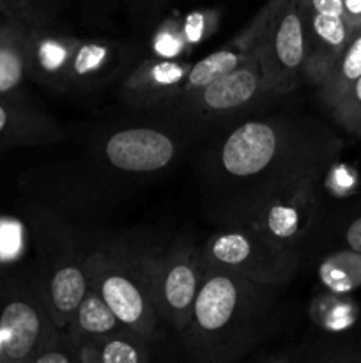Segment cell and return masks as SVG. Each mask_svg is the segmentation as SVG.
Here are the masks:
<instances>
[{"label": "cell", "mask_w": 361, "mask_h": 363, "mask_svg": "<svg viewBox=\"0 0 361 363\" xmlns=\"http://www.w3.org/2000/svg\"><path fill=\"white\" fill-rule=\"evenodd\" d=\"M315 209V181L299 183L276 191L253 206L250 225L275 243L294 248V241L308 234Z\"/></svg>", "instance_id": "cell-8"}, {"label": "cell", "mask_w": 361, "mask_h": 363, "mask_svg": "<svg viewBox=\"0 0 361 363\" xmlns=\"http://www.w3.org/2000/svg\"><path fill=\"white\" fill-rule=\"evenodd\" d=\"M87 293L88 275L80 266L67 262L52 273L48 280L46 305H48L50 318L57 330L71 326L74 312L80 307Z\"/></svg>", "instance_id": "cell-14"}, {"label": "cell", "mask_w": 361, "mask_h": 363, "mask_svg": "<svg viewBox=\"0 0 361 363\" xmlns=\"http://www.w3.org/2000/svg\"><path fill=\"white\" fill-rule=\"evenodd\" d=\"M106 57H108V52L103 46L81 45L78 52H74L73 62H71V66H67V69L78 78L88 77V74H92L96 69L101 67Z\"/></svg>", "instance_id": "cell-22"}, {"label": "cell", "mask_w": 361, "mask_h": 363, "mask_svg": "<svg viewBox=\"0 0 361 363\" xmlns=\"http://www.w3.org/2000/svg\"><path fill=\"white\" fill-rule=\"evenodd\" d=\"M361 77V28H356L350 34L349 41L345 43L343 50L333 66L329 67L328 74L322 78L319 87V96L326 108L331 110L338 103V99L345 94L347 89Z\"/></svg>", "instance_id": "cell-16"}, {"label": "cell", "mask_w": 361, "mask_h": 363, "mask_svg": "<svg viewBox=\"0 0 361 363\" xmlns=\"http://www.w3.org/2000/svg\"><path fill=\"white\" fill-rule=\"evenodd\" d=\"M310 48L308 82L319 85L349 41L353 28L342 0H296Z\"/></svg>", "instance_id": "cell-9"}, {"label": "cell", "mask_w": 361, "mask_h": 363, "mask_svg": "<svg viewBox=\"0 0 361 363\" xmlns=\"http://www.w3.org/2000/svg\"><path fill=\"white\" fill-rule=\"evenodd\" d=\"M0 20L11 21V23H16L20 25V27L28 28L30 32H35L34 27L30 25V21L27 20V16H25L14 4H11L9 0H0Z\"/></svg>", "instance_id": "cell-24"}, {"label": "cell", "mask_w": 361, "mask_h": 363, "mask_svg": "<svg viewBox=\"0 0 361 363\" xmlns=\"http://www.w3.org/2000/svg\"><path fill=\"white\" fill-rule=\"evenodd\" d=\"M257 50L275 96L287 94L308 80L310 48L296 0L265 4Z\"/></svg>", "instance_id": "cell-3"}, {"label": "cell", "mask_w": 361, "mask_h": 363, "mask_svg": "<svg viewBox=\"0 0 361 363\" xmlns=\"http://www.w3.org/2000/svg\"><path fill=\"white\" fill-rule=\"evenodd\" d=\"M269 94H273V91L255 46L253 52L236 69L180 99L188 112L195 116L225 117L255 105L262 96Z\"/></svg>", "instance_id": "cell-7"}, {"label": "cell", "mask_w": 361, "mask_h": 363, "mask_svg": "<svg viewBox=\"0 0 361 363\" xmlns=\"http://www.w3.org/2000/svg\"><path fill=\"white\" fill-rule=\"evenodd\" d=\"M30 71V30L0 20V98L14 96Z\"/></svg>", "instance_id": "cell-15"}, {"label": "cell", "mask_w": 361, "mask_h": 363, "mask_svg": "<svg viewBox=\"0 0 361 363\" xmlns=\"http://www.w3.org/2000/svg\"><path fill=\"white\" fill-rule=\"evenodd\" d=\"M46 133V124L32 110L14 99V96L0 98V147L35 144Z\"/></svg>", "instance_id": "cell-18"}, {"label": "cell", "mask_w": 361, "mask_h": 363, "mask_svg": "<svg viewBox=\"0 0 361 363\" xmlns=\"http://www.w3.org/2000/svg\"><path fill=\"white\" fill-rule=\"evenodd\" d=\"M92 289L106 301L117 319L145 342L154 340L158 335L159 311L147 272H126L103 262L92 272Z\"/></svg>", "instance_id": "cell-5"}, {"label": "cell", "mask_w": 361, "mask_h": 363, "mask_svg": "<svg viewBox=\"0 0 361 363\" xmlns=\"http://www.w3.org/2000/svg\"><path fill=\"white\" fill-rule=\"evenodd\" d=\"M343 2V13H345L347 21H349L350 28L356 30L361 28V0H342Z\"/></svg>", "instance_id": "cell-28"}, {"label": "cell", "mask_w": 361, "mask_h": 363, "mask_svg": "<svg viewBox=\"0 0 361 363\" xmlns=\"http://www.w3.org/2000/svg\"><path fill=\"white\" fill-rule=\"evenodd\" d=\"M35 363H71L74 362V357H71V354L67 353H62V351H53V347H46V350H42L41 353L35 354L34 360Z\"/></svg>", "instance_id": "cell-27"}, {"label": "cell", "mask_w": 361, "mask_h": 363, "mask_svg": "<svg viewBox=\"0 0 361 363\" xmlns=\"http://www.w3.org/2000/svg\"><path fill=\"white\" fill-rule=\"evenodd\" d=\"M52 330L46 300L30 291L9 289L0 307V362H32L52 346Z\"/></svg>", "instance_id": "cell-6"}, {"label": "cell", "mask_w": 361, "mask_h": 363, "mask_svg": "<svg viewBox=\"0 0 361 363\" xmlns=\"http://www.w3.org/2000/svg\"><path fill=\"white\" fill-rule=\"evenodd\" d=\"M343 241H345L349 250L361 254V215H357L356 218L350 220L345 233H343Z\"/></svg>", "instance_id": "cell-25"}, {"label": "cell", "mask_w": 361, "mask_h": 363, "mask_svg": "<svg viewBox=\"0 0 361 363\" xmlns=\"http://www.w3.org/2000/svg\"><path fill=\"white\" fill-rule=\"evenodd\" d=\"M177 145L168 133L156 128H124L108 137L105 156L117 170L134 174L156 172L172 163Z\"/></svg>", "instance_id": "cell-11"}, {"label": "cell", "mask_w": 361, "mask_h": 363, "mask_svg": "<svg viewBox=\"0 0 361 363\" xmlns=\"http://www.w3.org/2000/svg\"><path fill=\"white\" fill-rule=\"evenodd\" d=\"M202 282V259L191 252H176L152 277V293L159 314L176 330L190 325L195 298Z\"/></svg>", "instance_id": "cell-10"}, {"label": "cell", "mask_w": 361, "mask_h": 363, "mask_svg": "<svg viewBox=\"0 0 361 363\" xmlns=\"http://www.w3.org/2000/svg\"><path fill=\"white\" fill-rule=\"evenodd\" d=\"M331 113L343 130L361 138V77L347 89L331 108Z\"/></svg>", "instance_id": "cell-21"}, {"label": "cell", "mask_w": 361, "mask_h": 363, "mask_svg": "<svg viewBox=\"0 0 361 363\" xmlns=\"http://www.w3.org/2000/svg\"><path fill=\"white\" fill-rule=\"evenodd\" d=\"M278 286L202 264V282L188 328L191 350L205 360H232L253 344Z\"/></svg>", "instance_id": "cell-2"}, {"label": "cell", "mask_w": 361, "mask_h": 363, "mask_svg": "<svg viewBox=\"0 0 361 363\" xmlns=\"http://www.w3.org/2000/svg\"><path fill=\"white\" fill-rule=\"evenodd\" d=\"M200 259L202 264L230 269L265 286L287 282L296 269L294 248L275 243L251 225L214 234Z\"/></svg>", "instance_id": "cell-4"}, {"label": "cell", "mask_w": 361, "mask_h": 363, "mask_svg": "<svg viewBox=\"0 0 361 363\" xmlns=\"http://www.w3.org/2000/svg\"><path fill=\"white\" fill-rule=\"evenodd\" d=\"M23 236L16 220L0 218V264L13 262L20 255Z\"/></svg>", "instance_id": "cell-23"}, {"label": "cell", "mask_w": 361, "mask_h": 363, "mask_svg": "<svg viewBox=\"0 0 361 363\" xmlns=\"http://www.w3.org/2000/svg\"><path fill=\"white\" fill-rule=\"evenodd\" d=\"M262 25V11L255 16V20L251 21L250 27L243 32L237 39H234L232 43L225 46L222 50H216L211 55L204 57L202 60H198L195 66H191L188 69L186 78L183 82V91L177 99L184 98L188 94H193L198 89L205 87L207 84H211L216 78L223 77V74L230 73L232 69H236L237 66L244 62L248 55L255 50L258 41V32H260Z\"/></svg>", "instance_id": "cell-12"}, {"label": "cell", "mask_w": 361, "mask_h": 363, "mask_svg": "<svg viewBox=\"0 0 361 363\" xmlns=\"http://www.w3.org/2000/svg\"><path fill=\"white\" fill-rule=\"evenodd\" d=\"M11 4H14V6L18 7V9L21 11V13L27 16V20L30 21V25L34 27V30H42V20H41V13H39V9H35L34 6H32L30 0H9Z\"/></svg>", "instance_id": "cell-26"}, {"label": "cell", "mask_w": 361, "mask_h": 363, "mask_svg": "<svg viewBox=\"0 0 361 363\" xmlns=\"http://www.w3.org/2000/svg\"><path fill=\"white\" fill-rule=\"evenodd\" d=\"M333 135L294 131L285 119H248L234 128L218 149V172L248 194L269 195L299 183L317 181L336 155Z\"/></svg>", "instance_id": "cell-1"}, {"label": "cell", "mask_w": 361, "mask_h": 363, "mask_svg": "<svg viewBox=\"0 0 361 363\" xmlns=\"http://www.w3.org/2000/svg\"><path fill=\"white\" fill-rule=\"evenodd\" d=\"M190 67L173 62H151L140 66L124 85L127 98L138 105L177 99Z\"/></svg>", "instance_id": "cell-13"}, {"label": "cell", "mask_w": 361, "mask_h": 363, "mask_svg": "<svg viewBox=\"0 0 361 363\" xmlns=\"http://www.w3.org/2000/svg\"><path fill=\"white\" fill-rule=\"evenodd\" d=\"M321 280L335 293H349L361 286V254L353 250L331 255L321 266Z\"/></svg>", "instance_id": "cell-20"}, {"label": "cell", "mask_w": 361, "mask_h": 363, "mask_svg": "<svg viewBox=\"0 0 361 363\" xmlns=\"http://www.w3.org/2000/svg\"><path fill=\"white\" fill-rule=\"evenodd\" d=\"M81 351H94L91 362L101 363H142L149 360L145 340L130 330L105 337L81 346Z\"/></svg>", "instance_id": "cell-19"}, {"label": "cell", "mask_w": 361, "mask_h": 363, "mask_svg": "<svg viewBox=\"0 0 361 363\" xmlns=\"http://www.w3.org/2000/svg\"><path fill=\"white\" fill-rule=\"evenodd\" d=\"M71 328L81 346L127 330L96 291L92 293L88 291L80 307L76 308L73 321H71Z\"/></svg>", "instance_id": "cell-17"}]
</instances>
